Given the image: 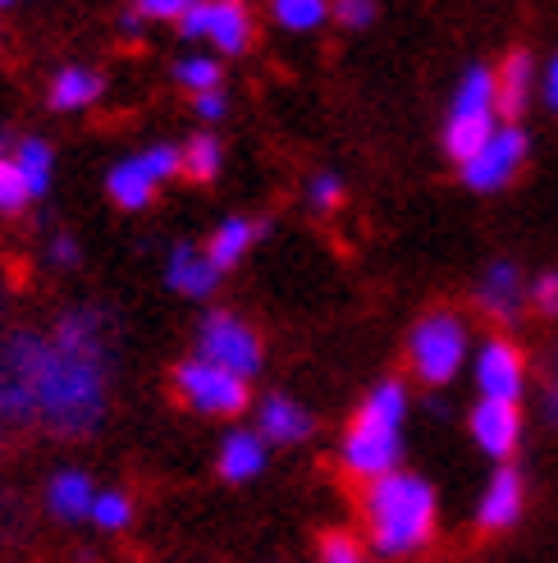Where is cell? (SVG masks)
Wrapping results in <instances>:
<instances>
[{"label":"cell","mask_w":558,"mask_h":563,"mask_svg":"<svg viewBox=\"0 0 558 563\" xmlns=\"http://www.w3.org/2000/svg\"><path fill=\"white\" fill-rule=\"evenodd\" d=\"M403 421H408V385L403 380H380L339 440V467L353 482H380V476L399 472L403 459Z\"/></svg>","instance_id":"3957f363"},{"label":"cell","mask_w":558,"mask_h":563,"mask_svg":"<svg viewBox=\"0 0 558 563\" xmlns=\"http://www.w3.org/2000/svg\"><path fill=\"white\" fill-rule=\"evenodd\" d=\"M175 78H179V88H188L192 97H202V92H220V60H211V55H188V60L175 65Z\"/></svg>","instance_id":"83f0119b"},{"label":"cell","mask_w":558,"mask_h":563,"mask_svg":"<svg viewBox=\"0 0 558 563\" xmlns=\"http://www.w3.org/2000/svg\"><path fill=\"white\" fill-rule=\"evenodd\" d=\"M46 257H51V266H60V271L78 266V239L74 234H55L51 247H46Z\"/></svg>","instance_id":"e575fe53"},{"label":"cell","mask_w":558,"mask_h":563,"mask_svg":"<svg viewBox=\"0 0 558 563\" xmlns=\"http://www.w3.org/2000/svg\"><path fill=\"white\" fill-rule=\"evenodd\" d=\"M494 137V115H449L444 124V152L458 165H467Z\"/></svg>","instance_id":"603a6c76"},{"label":"cell","mask_w":558,"mask_h":563,"mask_svg":"<svg viewBox=\"0 0 558 563\" xmlns=\"http://www.w3.org/2000/svg\"><path fill=\"white\" fill-rule=\"evenodd\" d=\"M207 5H211V0H202V5H192V10L179 19V37H188V42L207 37Z\"/></svg>","instance_id":"d590c367"},{"label":"cell","mask_w":558,"mask_h":563,"mask_svg":"<svg viewBox=\"0 0 558 563\" xmlns=\"http://www.w3.org/2000/svg\"><path fill=\"white\" fill-rule=\"evenodd\" d=\"M266 459H270V444L257 435V427H234L225 440H220V459H215V472L225 476L230 486H243V482H257L266 472Z\"/></svg>","instance_id":"9a60e30c"},{"label":"cell","mask_w":558,"mask_h":563,"mask_svg":"<svg viewBox=\"0 0 558 563\" xmlns=\"http://www.w3.org/2000/svg\"><path fill=\"white\" fill-rule=\"evenodd\" d=\"M361 531L367 550L380 559H416L439 537V499L435 486L416 472H389L361 490Z\"/></svg>","instance_id":"7a4b0ae2"},{"label":"cell","mask_w":558,"mask_h":563,"mask_svg":"<svg viewBox=\"0 0 558 563\" xmlns=\"http://www.w3.org/2000/svg\"><path fill=\"white\" fill-rule=\"evenodd\" d=\"M207 42H215L220 55H243L253 46V14L243 5H225V0H211L207 5Z\"/></svg>","instance_id":"44dd1931"},{"label":"cell","mask_w":558,"mask_h":563,"mask_svg":"<svg viewBox=\"0 0 558 563\" xmlns=\"http://www.w3.org/2000/svg\"><path fill=\"white\" fill-rule=\"evenodd\" d=\"M449 115H494V69L490 65H471L462 74Z\"/></svg>","instance_id":"cb8c5ba5"},{"label":"cell","mask_w":558,"mask_h":563,"mask_svg":"<svg viewBox=\"0 0 558 563\" xmlns=\"http://www.w3.org/2000/svg\"><path fill=\"white\" fill-rule=\"evenodd\" d=\"M92 504H97V482L82 467H60L46 482V509H51V518L82 522V518H92Z\"/></svg>","instance_id":"e0dca14e"},{"label":"cell","mask_w":558,"mask_h":563,"mask_svg":"<svg viewBox=\"0 0 558 563\" xmlns=\"http://www.w3.org/2000/svg\"><path fill=\"white\" fill-rule=\"evenodd\" d=\"M316 431V417L302 404H293L289 394H266L257 404V435L266 444H302Z\"/></svg>","instance_id":"5bb4252c"},{"label":"cell","mask_w":558,"mask_h":563,"mask_svg":"<svg viewBox=\"0 0 558 563\" xmlns=\"http://www.w3.org/2000/svg\"><path fill=\"white\" fill-rule=\"evenodd\" d=\"M261 234H266V224L247 220V216H230V220H220V224H215V234H211V243H207L211 266H215L220 275L234 271V266L247 257V247H253Z\"/></svg>","instance_id":"d6986e66"},{"label":"cell","mask_w":558,"mask_h":563,"mask_svg":"<svg viewBox=\"0 0 558 563\" xmlns=\"http://www.w3.org/2000/svg\"><path fill=\"white\" fill-rule=\"evenodd\" d=\"M526 514V482L517 467H494L490 482L477 499V531H486V537H499V531H513Z\"/></svg>","instance_id":"7c38bea8"},{"label":"cell","mask_w":558,"mask_h":563,"mask_svg":"<svg viewBox=\"0 0 558 563\" xmlns=\"http://www.w3.org/2000/svg\"><path fill=\"white\" fill-rule=\"evenodd\" d=\"M471 376H477L481 399H509L517 404L526 389V353L513 340H486L471 362Z\"/></svg>","instance_id":"30bf717a"},{"label":"cell","mask_w":558,"mask_h":563,"mask_svg":"<svg viewBox=\"0 0 558 563\" xmlns=\"http://www.w3.org/2000/svg\"><path fill=\"white\" fill-rule=\"evenodd\" d=\"M306 202H312L316 211H334V207H339L344 202V179L339 175H316L312 184H306Z\"/></svg>","instance_id":"4dcf8cb0"},{"label":"cell","mask_w":558,"mask_h":563,"mask_svg":"<svg viewBox=\"0 0 558 563\" xmlns=\"http://www.w3.org/2000/svg\"><path fill=\"white\" fill-rule=\"evenodd\" d=\"M198 357L215 362V367H225L243 380H253L266 362V349H261V334L247 325L243 317L234 312H207L198 321Z\"/></svg>","instance_id":"8992f818"},{"label":"cell","mask_w":558,"mask_h":563,"mask_svg":"<svg viewBox=\"0 0 558 563\" xmlns=\"http://www.w3.org/2000/svg\"><path fill=\"white\" fill-rule=\"evenodd\" d=\"M120 27H124V33H137V27H143V14H137V10L120 14Z\"/></svg>","instance_id":"ab89813d"},{"label":"cell","mask_w":558,"mask_h":563,"mask_svg":"<svg viewBox=\"0 0 558 563\" xmlns=\"http://www.w3.org/2000/svg\"><path fill=\"white\" fill-rule=\"evenodd\" d=\"M14 165H19L27 192H33V202H42V197L51 192V179H55V152H51V143H46V137H19V143H14Z\"/></svg>","instance_id":"7402d4cb"},{"label":"cell","mask_w":558,"mask_h":563,"mask_svg":"<svg viewBox=\"0 0 558 563\" xmlns=\"http://www.w3.org/2000/svg\"><path fill=\"white\" fill-rule=\"evenodd\" d=\"M105 92V78L88 65H65L60 74L51 78V88H46V106L51 110H88L92 101H101Z\"/></svg>","instance_id":"ffe728a7"},{"label":"cell","mask_w":558,"mask_h":563,"mask_svg":"<svg viewBox=\"0 0 558 563\" xmlns=\"http://www.w3.org/2000/svg\"><path fill=\"white\" fill-rule=\"evenodd\" d=\"M554 362H558V344H554Z\"/></svg>","instance_id":"f6af8a7d"},{"label":"cell","mask_w":558,"mask_h":563,"mask_svg":"<svg viewBox=\"0 0 558 563\" xmlns=\"http://www.w3.org/2000/svg\"><path fill=\"white\" fill-rule=\"evenodd\" d=\"M192 5H202V0H133V10L143 19H170V23H179Z\"/></svg>","instance_id":"1f68e13d"},{"label":"cell","mask_w":558,"mask_h":563,"mask_svg":"<svg viewBox=\"0 0 558 563\" xmlns=\"http://www.w3.org/2000/svg\"><path fill=\"white\" fill-rule=\"evenodd\" d=\"M334 19L344 27H367L376 19V0H334Z\"/></svg>","instance_id":"d6a6232c"},{"label":"cell","mask_w":558,"mask_h":563,"mask_svg":"<svg viewBox=\"0 0 558 563\" xmlns=\"http://www.w3.org/2000/svg\"><path fill=\"white\" fill-rule=\"evenodd\" d=\"M225 5H243V0H225Z\"/></svg>","instance_id":"ee69618b"},{"label":"cell","mask_w":558,"mask_h":563,"mask_svg":"<svg viewBox=\"0 0 558 563\" xmlns=\"http://www.w3.org/2000/svg\"><path fill=\"white\" fill-rule=\"evenodd\" d=\"M115 380V317L78 302L37 330L33 353V427L55 440H88L110 412Z\"/></svg>","instance_id":"6da1fadb"},{"label":"cell","mask_w":558,"mask_h":563,"mask_svg":"<svg viewBox=\"0 0 558 563\" xmlns=\"http://www.w3.org/2000/svg\"><path fill=\"white\" fill-rule=\"evenodd\" d=\"M526 152H532V143H526V133H522V129H513V124H509V129H494L490 143L462 165L467 188H477V192H494V188H504V184L522 170Z\"/></svg>","instance_id":"9c48e42d"},{"label":"cell","mask_w":558,"mask_h":563,"mask_svg":"<svg viewBox=\"0 0 558 563\" xmlns=\"http://www.w3.org/2000/svg\"><path fill=\"white\" fill-rule=\"evenodd\" d=\"M549 417H558V385L549 389Z\"/></svg>","instance_id":"60d3db41"},{"label":"cell","mask_w":558,"mask_h":563,"mask_svg":"<svg viewBox=\"0 0 558 563\" xmlns=\"http://www.w3.org/2000/svg\"><path fill=\"white\" fill-rule=\"evenodd\" d=\"M270 14L279 27H293V33H306V27H321L330 14V0H270Z\"/></svg>","instance_id":"484cf974"},{"label":"cell","mask_w":558,"mask_h":563,"mask_svg":"<svg viewBox=\"0 0 558 563\" xmlns=\"http://www.w3.org/2000/svg\"><path fill=\"white\" fill-rule=\"evenodd\" d=\"M192 110H198L202 120H220V115H225V92H202V97H192Z\"/></svg>","instance_id":"8d00e7d4"},{"label":"cell","mask_w":558,"mask_h":563,"mask_svg":"<svg viewBox=\"0 0 558 563\" xmlns=\"http://www.w3.org/2000/svg\"><path fill=\"white\" fill-rule=\"evenodd\" d=\"M526 298H532V289L522 285V271L513 262H494L486 275H481V285H477V302H481V312L490 321H517L522 317V307Z\"/></svg>","instance_id":"4fadbf2b"},{"label":"cell","mask_w":558,"mask_h":563,"mask_svg":"<svg viewBox=\"0 0 558 563\" xmlns=\"http://www.w3.org/2000/svg\"><path fill=\"white\" fill-rule=\"evenodd\" d=\"M220 165H225V152H220V143L211 133L188 137V143L179 147V175H188L192 184H211L220 175Z\"/></svg>","instance_id":"d4e9b609"},{"label":"cell","mask_w":558,"mask_h":563,"mask_svg":"<svg viewBox=\"0 0 558 563\" xmlns=\"http://www.w3.org/2000/svg\"><path fill=\"white\" fill-rule=\"evenodd\" d=\"M316 563H371V550L348 531H325L316 545Z\"/></svg>","instance_id":"f1b7e54d"},{"label":"cell","mask_w":558,"mask_h":563,"mask_svg":"<svg viewBox=\"0 0 558 563\" xmlns=\"http://www.w3.org/2000/svg\"><path fill=\"white\" fill-rule=\"evenodd\" d=\"M532 55L526 51H509L504 65L494 69V115L517 120L526 110V97H532Z\"/></svg>","instance_id":"ac0fdd59"},{"label":"cell","mask_w":558,"mask_h":563,"mask_svg":"<svg viewBox=\"0 0 558 563\" xmlns=\"http://www.w3.org/2000/svg\"><path fill=\"white\" fill-rule=\"evenodd\" d=\"M165 285L183 298H207L220 285V271L211 266L207 247H192V243H175L170 257H165Z\"/></svg>","instance_id":"2e32d148"},{"label":"cell","mask_w":558,"mask_h":563,"mask_svg":"<svg viewBox=\"0 0 558 563\" xmlns=\"http://www.w3.org/2000/svg\"><path fill=\"white\" fill-rule=\"evenodd\" d=\"M532 302L540 317H558V271H545L532 285Z\"/></svg>","instance_id":"836d02e7"},{"label":"cell","mask_w":558,"mask_h":563,"mask_svg":"<svg viewBox=\"0 0 558 563\" xmlns=\"http://www.w3.org/2000/svg\"><path fill=\"white\" fill-rule=\"evenodd\" d=\"M27 202H33V192H27L14 156H0V216H19Z\"/></svg>","instance_id":"f546056e"},{"label":"cell","mask_w":558,"mask_h":563,"mask_svg":"<svg viewBox=\"0 0 558 563\" xmlns=\"http://www.w3.org/2000/svg\"><path fill=\"white\" fill-rule=\"evenodd\" d=\"M129 522H133V499H129V490H97L92 527L115 537V531H129Z\"/></svg>","instance_id":"4316f807"},{"label":"cell","mask_w":558,"mask_h":563,"mask_svg":"<svg viewBox=\"0 0 558 563\" xmlns=\"http://www.w3.org/2000/svg\"><path fill=\"white\" fill-rule=\"evenodd\" d=\"M467 431H471V440H477V449L486 459H494L499 467H504L522 444V408L509 404V399H481L467 417Z\"/></svg>","instance_id":"8fae6325"},{"label":"cell","mask_w":558,"mask_h":563,"mask_svg":"<svg viewBox=\"0 0 558 563\" xmlns=\"http://www.w3.org/2000/svg\"><path fill=\"white\" fill-rule=\"evenodd\" d=\"M408 362L422 385H449L467 367V321L458 312H426L408 334Z\"/></svg>","instance_id":"277c9868"},{"label":"cell","mask_w":558,"mask_h":563,"mask_svg":"<svg viewBox=\"0 0 558 563\" xmlns=\"http://www.w3.org/2000/svg\"><path fill=\"white\" fill-rule=\"evenodd\" d=\"M10 5H19V0H0V10H10Z\"/></svg>","instance_id":"b9f144b4"},{"label":"cell","mask_w":558,"mask_h":563,"mask_svg":"<svg viewBox=\"0 0 558 563\" xmlns=\"http://www.w3.org/2000/svg\"><path fill=\"white\" fill-rule=\"evenodd\" d=\"M10 527H14V504H10L5 495H0V537H5Z\"/></svg>","instance_id":"f35d334b"},{"label":"cell","mask_w":558,"mask_h":563,"mask_svg":"<svg viewBox=\"0 0 558 563\" xmlns=\"http://www.w3.org/2000/svg\"><path fill=\"white\" fill-rule=\"evenodd\" d=\"M545 101L558 110V60L549 65V74H545Z\"/></svg>","instance_id":"74e56055"},{"label":"cell","mask_w":558,"mask_h":563,"mask_svg":"<svg viewBox=\"0 0 558 563\" xmlns=\"http://www.w3.org/2000/svg\"><path fill=\"white\" fill-rule=\"evenodd\" d=\"M170 380H175L179 404L202 412V417H243L247 408H253V389H247V380L225 372V367H215V362H207L198 353L183 357Z\"/></svg>","instance_id":"5b68a950"},{"label":"cell","mask_w":558,"mask_h":563,"mask_svg":"<svg viewBox=\"0 0 558 563\" xmlns=\"http://www.w3.org/2000/svg\"><path fill=\"white\" fill-rule=\"evenodd\" d=\"M33 353L37 330H10L0 334V427H33Z\"/></svg>","instance_id":"52a82bcc"},{"label":"cell","mask_w":558,"mask_h":563,"mask_svg":"<svg viewBox=\"0 0 558 563\" xmlns=\"http://www.w3.org/2000/svg\"><path fill=\"white\" fill-rule=\"evenodd\" d=\"M175 175H179V147L156 143V147H143L137 156H124L120 165H110L105 192L120 211H143V207H152L156 188Z\"/></svg>","instance_id":"ba28073f"},{"label":"cell","mask_w":558,"mask_h":563,"mask_svg":"<svg viewBox=\"0 0 558 563\" xmlns=\"http://www.w3.org/2000/svg\"><path fill=\"white\" fill-rule=\"evenodd\" d=\"M0 449H5V427H0Z\"/></svg>","instance_id":"7bdbcfd3"}]
</instances>
